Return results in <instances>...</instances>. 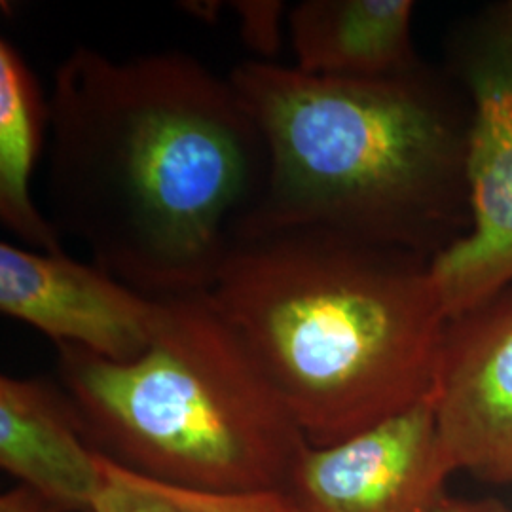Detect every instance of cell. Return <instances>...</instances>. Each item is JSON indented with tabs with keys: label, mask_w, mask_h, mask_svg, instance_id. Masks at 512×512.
Wrapping results in <instances>:
<instances>
[{
	"label": "cell",
	"mask_w": 512,
	"mask_h": 512,
	"mask_svg": "<svg viewBox=\"0 0 512 512\" xmlns=\"http://www.w3.org/2000/svg\"><path fill=\"white\" fill-rule=\"evenodd\" d=\"M230 6L238 16L239 37L256 55L255 61L275 63L283 31H289L287 4L281 0H236L230 2Z\"/></svg>",
	"instance_id": "cell-13"
},
{
	"label": "cell",
	"mask_w": 512,
	"mask_h": 512,
	"mask_svg": "<svg viewBox=\"0 0 512 512\" xmlns=\"http://www.w3.org/2000/svg\"><path fill=\"white\" fill-rule=\"evenodd\" d=\"M48 128V95L14 42L0 38V220L23 247L65 253L61 234L33 198Z\"/></svg>",
	"instance_id": "cell-11"
},
{
	"label": "cell",
	"mask_w": 512,
	"mask_h": 512,
	"mask_svg": "<svg viewBox=\"0 0 512 512\" xmlns=\"http://www.w3.org/2000/svg\"><path fill=\"white\" fill-rule=\"evenodd\" d=\"M431 401L454 473L512 484V283L448 319Z\"/></svg>",
	"instance_id": "cell-6"
},
{
	"label": "cell",
	"mask_w": 512,
	"mask_h": 512,
	"mask_svg": "<svg viewBox=\"0 0 512 512\" xmlns=\"http://www.w3.org/2000/svg\"><path fill=\"white\" fill-rule=\"evenodd\" d=\"M88 439L139 473L213 492L285 490L308 440L207 294L162 298L147 349L109 361L61 346Z\"/></svg>",
	"instance_id": "cell-4"
},
{
	"label": "cell",
	"mask_w": 512,
	"mask_h": 512,
	"mask_svg": "<svg viewBox=\"0 0 512 512\" xmlns=\"http://www.w3.org/2000/svg\"><path fill=\"white\" fill-rule=\"evenodd\" d=\"M0 467L61 512H92L101 454L63 387L0 378Z\"/></svg>",
	"instance_id": "cell-9"
},
{
	"label": "cell",
	"mask_w": 512,
	"mask_h": 512,
	"mask_svg": "<svg viewBox=\"0 0 512 512\" xmlns=\"http://www.w3.org/2000/svg\"><path fill=\"white\" fill-rule=\"evenodd\" d=\"M452 473L429 397L353 439L306 444L283 492L298 512H433Z\"/></svg>",
	"instance_id": "cell-8"
},
{
	"label": "cell",
	"mask_w": 512,
	"mask_h": 512,
	"mask_svg": "<svg viewBox=\"0 0 512 512\" xmlns=\"http://www.w3.org/2000/svg\"><path fill=\"white\" fill-rule=\"evenodd\" d=\"M101 454L92 512H298L283 490L213 492L139 473Z\"/></svg>",
	"instance_id": "cell-12"
},
{
	"label": "cell",
	"mask_w": 512,
	"mask_h": 512,
	"mask_svg": "<svg viewBox=\"0 0 512 512\" xmlns=\"http://www.w3.org/2000/svg\"><path fill=\"white\" fill-rule=\"evenodd\" d=\"M228 80L268 160L236 239L313 228L431 260L467 232L469 107L452 76L421 63L327 78L249 59Z\"/></svg>",
	"instance_id": "cell-3"
},
{
	"label": "cell",
	"mask_w": 512,
	"mask_h": 512,
	"mask_svg": "<svg viewBox=\"0 0 512 512\" xmlns=\"http://www.w3.org/2000/svg\"><path fill=\"white\" fill-rule=\"evenodd\" d=\"M48 219L129 287L209 291L266 181V145L228 76L186 52L78 46L48 95Z\"/></svg>",
	"instance_id": "cell-1"
},
{
	"label": "cell",
	"mask_w": 512,
	"mask_h": 512,
	"mask_svg": "<svg viewBox=\"0 0 512 512\" xmlns=\"http://www.w3.org/2000/svg\"><path fill=\"white\" fill-rule=\"evenodd\" d=\"M0 512H61L52 501L18 484L0 495Z\"/></svg>",
	"instance_id": "cell-14"
},
{
	"label": "cell",
	"mask_w": 512,
	"mask_h": 512,
	"mask_svg": "<svg viewBox=\"0 0 512 512\" xmlns=\"http://www.w3.org/2000/svg\"><path fill=\"white\" fill-rule=\"evenodd\" d=\"M412 0H302L289 8L287 35L300 73L385 78L420 67Z\"/></svg>",
	"instance_id": "cell-10"
},
{
	"label": "cell",
	"mask_w": 512,
	"mask_h": 512,
	"mask_svg": "<svg viewBox=\"0 0 512 512\" xmlns=\"http://www.w3.org/2000/svg\"><path fill=\"white\" fill-rule=\"evenodd\" d=\"M207 298L325 448L433 393L448 315L425 256L296 228L234 239Z\"/></svg>",
	"instance_id": "cell-2"
},
{
	"label": "cell",
	"mask_w": 512,
	"mask_h": 512,
	"mask_svg": "<svg viewBox=\"0 0 512 512\" xmlns=\"http://www.w3.org/2000/svg\"><path fill=\"white\" fill-rule=\"evenodd\" d=\"M181 10H184L188 16L192 18L200 19L205 23H213L219 18L220 12H222V2L217 0H198V2H181L177 4Z\"/></svg>",
	"instance_id": "cell-16"
},
{
	"label": "cell",
	"mask_w": 512,
	"mask_h": 512,
	"mask_svg": "<svg viewBox=\"0 0 512 512\" xmlns=\"http://www.w3.org/2000/svg\"><path fill=\"white\" fill-rule=\"evenodd\" d=\"M448 57L469 107V228L431 274L452 319L512 283V0L461 23Z\"/></svg>",
	"instance_id": "cell-5"
},
{
	"label": "cell",
	"mask_w": 512,
	"mask_h": 512,
	"mask_svg": "<svg viewBox=\"0 0 512 512\" xmlns=\"http://www.w3.org/2000/svg\"><path fill=\"white\" fill-rule=\"evenodd\" d=\"M433 512H511L497 499H461L444 495Z\"/></svg>",
	"instance_id": "cell-15"
},
{
	"label": "cell",
	"mask_w": 512,
	"mask_h": 512,
	"mask_svg": "<svg viewBox=\"0 0 512 512\" xmlns=\"http://www.w3.org/2000/svg\"><path fill=\"white\" fill-rule=\"evenodd\" d=\"M0 311L42 332L57 348L122 363L147 349L162 298L129 287L93 262L2 241Z\"/></svg>",
	"instance_id": "cell-7"
}]
</instances>
